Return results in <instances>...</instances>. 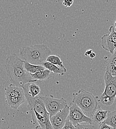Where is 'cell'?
Segmentation results:
<instances>
[{
  "mask_svg": "<svg viewBox=\"0 0 116 129\" xmlns=\"http://www.w3.org/2000/svg\"><path fill=\"white\" fill-rule=\"evenodd\" d=\"M42 65L46 69L49 70L51 71V72H52L54 74L59 76H64L67 71L66 69H63L57 66L52 64L47 61L44 62Z\"/></svg>",
  "mask_w": 116,
  "mask_h": 129,
  "instance_id": "5bb4252c",
  "label": "cell"
},
{
  "mask_svg": "<svg viewBox=\"0 0 116 129\" xmlns=\"http://www.w3.org/2000/svg\"><path fill=\"white\" fill-rule=\"evenodd\" d=\"M96 54L94 53V52H92L91 54H90V55H89V57H90V58H91V59H93V58H94L95 57H96Z\"/></svg>",
  "mask_w": 116,
  "mask_h": 129,
  "instance_id": "484cf974",
  "label": "cell"
},
{
  "mask_svg": "<svg viewBox=\"0 0 116 129\" xmlns=\"http://www.w3.org/2000/svg\"><path fill=\"white\" fill-rule=\"evenodd\" d=\"M62 129H76V127L70 121L67 120L65 125Z\"/></svg>",
  "mask_w": 116,
  "mask_h": 129,
  "instance_id": "7402d4cb",
  "label": "cell"
},
{
  "mask_svg": "<svg viewBox=\"0 0 116 129\" xmlns=\"http://www.w3.org/2000/svg\"><path fill=\"white\" fill-rule=\"evenodd\" d=\"M24 68L26 71L30 74H34L40 71H42L46 69L42 65L31 64L27 62H24Z\"/></svg>",
  "mask_w": 116,
  "mask_h": 129,
  "instance_id": "2e32d148",
  "label": "cell"
},
{
  "mask_svg": "<svg viewBox=\"0 0 116 129\" xmlns=\"http://www.w3.org/2000/svg\"><path fill=\"white\" fill-rule=\"evenodd\" d=\"M35 129H42V128H41L39 126H35Z\"/></svg>",
  "mask_w": 116,
  "mask_h": 129,
  "instance_id": "4316f807",
  "label": "cell"
},
{
  "mask_svg": "<svg viewBox=\"0 0 116 129\" xmlns=\"http://www.w3.org/2000/svg\"><path fill=\"white\" fill-rule=\"evenodd\" d=\"M105 89L103 92L110 97H116V76H113L108 72H106L104 76Z\"/></svg>",
  "mask_w": 116,
  "mask_h": 129,
  "instance_id": "9c48e42d",
  "label": "cell"
},
{
  "mask_svg": "<svg viewBox=\"0 0 116 129\" xmlns=\"http://www.w3.org/2000/svg\"><path fill=\"white\" fill-rule=\"evenodd\" d=\"M99 126L87 123L79 124L76 126V129H98Z\"/></svg>",
  "mask_w": 116,
  "mask_h": 129,
  "instance_id": "44dd1931",
  "label": "cell"
},
{
  "mask_svg": "<svg viewBox=\"0 0 116 129\" xmlns=\"http://www.w3.org/2000/svg\"><path fill=\"white\" fill-rule=\"evenodd\" d=\"M108 111L104 110L98 106L91 118L92 124L99 126L106 119Z\"/></svg>",
  "mask_w": 116,
  "mask_h": 129,
  "instance_id": "8fae6325",
  "label": "cell"
},
{
  "mask_svg": "<svg viewBox=\"0 0 116 129\" xmlns=\"http://www.w3.org/2000/svg\"><path fill=\"white\" fill-rule=\"evenodd\" d=\"M110 33L101 37V47L105 50L112 54L116 49V32L114 27L111 26L109 29Z\"/></svg>",
  "mask_w": 116,
  "mask_h": 129,
  "instance_id": "52a82bcc",
  "label": "cell"
},
{
  "mask_svg": "<svg viewBox=\"0 0 116 129\" xmlns=\"http://www.w3.org/2000/svg\"><path fill=\"white\" fill-rule=\"evenodd\" d=\"M116 97H110L102 93L99 98L100 102L106 106H110L114 102Z\"/></svg>",
  "mask_w": 116,
  "mask_h": 129,
  "instance_id": "ffe728a7",
  "label": "cell"
},
{
  "mask_svg": "<svg viewBox=\"0 0 116 129\" xmlns=\"http://www.w3.org/2000/svg\"><path fill=\"white\" fill-rule=\"evenodd\" d=\"M69 111L67 120L70 121L76 127L79 124L87 123L92 124L91 118L86 116L81 109L72 102L69 105Z\"/></svg>",
  "mask_w": 116,
  "mask_h": 129,
  "instance_id": "8992f818",
  "label": "cell"
},
{
  "mask_svg": "<svg viewBox=\"0 0 116 129\" xmlns=\"http://www.w3.org/2000/svg\"><path fill=\"white\" fill-rule=\"evenodd\" d=\"M23 89L29 111H35L45 118L50 119V114L47 111L44 101L41 96L32 97L28 94L26 89Z\"/></svg>",
  "mask_w": 116,
  "mask_h": 129,
  "instance_id": "277c9868",
  "label": "cell"
},
{
  "mask_svg": "<svg viewBox=\"0 0 116 129\" xmlns=\"http://www.w3.org/2000/svg\"><path fill=\"white\" fill-rule=\"evenodd\" d=\"M72 102L78 106L84 114L91 118L97 107L99 98L84 89H80L72 94Z\"/></svg>",
  "mask_w": 116,
  "mask_h": 129,
  "instance_id": "3957f363",
  "label": "cell"
},
{
  "mask_svg": "<svg viewBox=\"0 0 116 129\" xmlns=\"http://www.w3.org/2000/svg\"><path fill=\"white\" fill-rule=\"evenodd\" d=\"M69 105L61 111L50 117V122L53 129H62L65 125L69 114Z\"/></svg>",
  "mask_w": 116,
  "mask_h": 129,
  "instance_id": "ba28073f",
  "label": "cell"
},
{
  "mask_svg": "<svg viewBox=\"0 0 116 129\" xmlns=\"http://www.w3.org/2000/svg\"><path fill=\"white\" fill-rule=\"evenodd\" d=\"M24 62L17 54H13L7 58L5 64L9 80L13 84L21 87L27 83L37 81L34 80L31 74L26 71Z\"/></svg>",
  "mask_w": 116,
  "mask_h": 129,
  "instance_id": "6da1fadb",
  "label": "cell"
},
{
  "mask_svg": "<svg viewBox=\"0 0 116 129\" xmlns=\"http://www.w3.org/2000/svg\"><path fill=\"white\" fill-rule=\"evenodd\" d=\"M46 61L49 62L52 64H55L59 67H61L63 69H66V68L65 67V66L63 64V61L61 59L60 56H59L51 55L48 57Z\"/></svg>",
  "mask_w": 116,
  "mask_h": 129,
  "instance_id": "d6986e66",
  "label": "cell"
},
{
  "mask_svg": "<svg viewBox=\"0 0 116 129\" xmlns=\"http://www.w3.org/2000/svg\"><path fill=\"white\" fill-rule=\"evenodd\" d=\"M104 123L116 129V110L114 111H108L107 117Z\"/></svg>",
  "mask_w": 116,
  "mask_h": 129,
  "instance_id": "ac0fdd59",
  "label": "cell"
},
{
  "mask_svg": "<svg viewBox=\"0 0 116 129\" xmlns=\"http://www.w3.org/2000/svg\"><path fill=\"white\" fill-rule=\"evenodd\" d=\"M5 96L25 97L22 87L13 83L10 84L5 88Z\"/></svg>",
  "mask_w": 116,
  "mask_h": 129,
  "instance_id": "30bf717a",
  "label": "cell"
},
{
  "mask_svg": "<svg viewBox=\"0 0 116 129\" xmlns=\"http://www.w3.org/2000/svg\"><path fill=\"white\" fill-rule=\"evenodd\" d=\"M93 51H92V50H91V49H90V50H87L86 51V52L85 53V56H89L90 55V54Z\"/></svg>",
  "mask_w": 116,
  "mask_h": 129,
  "instance_id": "d4e9b609",
  "label": "cell"
},
{
  "mask_svg": "<svg viewBox=\"0 0 116 129\" xmlns=\"http://www.w3.org/2000/svg\"><path fill=\"white\" fill-rule=\"evenodd\" d=\"M98 129H114L112 127L105 124L103 122L101 124H100L98 127Z\"/></svg>",
  "mask_w": 116,
  "mask_h": 129,
  "instance_id": "cb8c5ba5",
  "label": "cell"
},
{
  "mask_svg": "<svg viewBox=\"0 0 116 129\" xmlns=\"http://www.w3.org/2000/svg\"><path fill=\"white\" fill-rule=\"evenodd\" d=\"M51 53L49 47L43 44L23 47L19 50V56L23 61L36 65L43 64Z\"/></svg>",
  "mask_w": 116,
  "mask_h": 129,
  "instance_id": "7a4b0ae2",
  "label": "cell"
},
{
  "mask_svg": "<svg viewBox=\"0 0 116 129\" xmlns=\"http://www.w3.org/2000/svg\"><path fill=\"white\" fill-rule=\"evenodd\" d=\"M116 76V74H115V76Z\"/></svg>",
  "mask_w": 116,
  "mask_h": 129,
  "instance_id": "f1b7e54d",
  "label": "cell"
},
{
  "mask_svg": "<svg viewBox=\"0 0 116 129\" xmlns=\"http://www.w3.org/2000/svg\"><path fill=\"white\" fill-rule=\"evenodd\" d=\"M47 111L50 114V117L62 110L66 105L67 102L63 97L56 98L52 96H42Z\"/></svg>",
  "mask_w": 116,
  "mask_h": 129,
  "instance_id": "5b68a950",
  "label": "cell"
},
{
  "mask_svg": "<svg viewBox=\"0 0 116 129\" xmlns=\"http://www.w3.org/2000/svg\"><path fill=\"white\" fill-rule=\"evenodd\" d=\"M22 88L26 89L28 94L32 97L37 96L40 92V88L35 82L27 83Z\"/></svg>",
  "mask_w": 116,
  "mask_h": 129,
  "instance_id": "9a60e30c",
  "label": "cell"
},
{
  "mask_svg": "<svg viewBox=\"0 0 116 129\" xmlns=\"http://www.w3.org/2000/svg\"><path fill=\"white\" fill-rule=\"evenodd\" d=\"M32 78L35 80L43 81L47 80L50 78L51 71L46 69L42 71H40L34 74H31Z\"/></svg>",
  "mask_w": 116,
  "mask_h": 129,
  "instance_id": "e0dca14e",
  "label": "cell"
},
{
  "mask_svg": "<svg viewBox=\"0 0 116 129\" xmlns=\"http://www.w3.org/2000/svg\"><path fill=\"white\" fill-rule=\"evenodd\" d=\"M26 100L25 97H6V101L8 105L13 109H17Z\"/></svg>",
  "mask_w": 116,
  "mask_h": 129,
  "instance_id": "4fadbf2b",
  "label": "cell"
},
{
  "mask_svg": "<svg viewBox=\"0 0 116 129\" xmlns=\"http://www.w3.org/2000/svg\"><path fill=\"white\" fill-rule=\"evenodd\" d=\"M74 0H63V5L66 7H70L73 4Z\"/></svg>",
  "mask_w": 116,
  "mask_h": 129,
  "instance_id": "603a6c76",
  "label": "cell"
},
{
  "mask_svg": "<svg viewBox=\"0 0 116 129\" xmlns=\"http://www.w3.org/2000/svg\"><path fill=\"white\" fill-rule=\"evenodd\" d=\"M105 64L106 72L115 76L116 73V49L110 56L105 58Z\"/></svg>",
  "mask_w": 116,
  "mask_h": 129,
  "instance_id": "7c38bea8",
  "label": "cell"
},
{
  "mask_svg": "<svg viewBox=\"0 0 116 129\" xmlns=\"http://www.w3.org/2000/svg\"><path fill=\"white\" fill-rule=\"evenodd\" d=\"M115 27H116V22H115Z\"/></svg>",
  "mask_w": 116,
  "mask_h": 129,
  "instance_id": "83f0119b",
  "label": "cell"
}]
</instances>
